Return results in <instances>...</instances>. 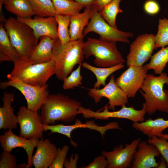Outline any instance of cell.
Instances as JSON below:
<instances>
[{"instance_id": "obj_1", "label": "cell", "mask_w": 168, "mask_h": 168, "mask_svg": "<svg viewBox=\"0 0 168 168\" xmlns=\"http://www.w3.org/2000/svg\"><path fill=\"white\" fill-rule=\"evenodd\" d=\"M81 103L62 93L49 94L42 105L40 116L43 124L56 122L71 123L76 119Z\"/></svg>"}, {"instance_id": "obj_2", "label": "cell", "mask_w": 168, "mask_h": 168, "mask_svg": "<svg viewBox=\"0 0 168 168\" xmlns=\"http://www.w3.org/2000/svg\"><path fill=\"white\" fill-rule=\"evenodd\" d=\"M83 39L70 41L63 44L56 40L53 48L56 77L63 81L72 72L75 65L82 63L84 54Z\"/></svg>"}, {"instance_id": "obj_3", "label": "cell", "mask_w": 168, "mask_h": 168, "mask_svg": "<svg viewBox=\"0 0 168 168\" xmlns=\"http://www.w3.org/2000/svg\"><path fill=\"white\" fill-rule=\"evenodd\" d=\"M168 85V75L163 72L158 76L147 74L140 90L145 102L147 113L152 115L156 111L168 113V90H164Z\"/></svg>"}, {"instance_id": "obj_4", "label": "cell", "mask_w": 168, "mask_h": 168, "mask_svg": "<svg viewBox=\"0 0 168 168\" xmlns=\"http://www.w3.org/2000/svg\"><path fill=\"white\" fill-rule=\"evenodd\" d=\"M3 25L12 45L19 54L21 61L26 62L38 40L33 30L17 18L11 17L7 19Z\"/></svg>"}, {"instance_id": "obj_5", "label": "cell", "mask_w": 168, "mask_h": 168, "mask_svg": "<svg viewBox=\"0 0 168 168\" xmlns=\"http://www.w3.org/2000/svg\"><path fill=\"white\" fill-rule=\"evenodd\" d=\"M55 74V65L53 59L48 63L34 64L20 61L14 65L7 78L8 80H18L33 86H42L46 85L49 78Z\"/></svg>"}, {"instance_id": "obj_6", "label": "cell", "mask_w": 168, "mask_h": 168, "mask_svg": "<svg viewBox=\"0 0 168 168\" xmlns=\"http://www.w3.org/2000/svg\"><path fill=\"white\" fill-rule=\"evenodd\" d=\"M83 51L86 58L94 56V64L100 67H111L125 62L116 42L88 38L84 41Z\"/></svg>"}, {"instance_id": "obj_7", "label": "cell", "mask_w": 168, "mask_h": 168, "mask_svg": "<svg viewBox=\"0 0 168 168\" xmlns=\"http://www.w3.org/2000/svg\"><path fill=\"white\" fill-rule=\"evenodd\" d=\"M93 10L89 22L83 31L84 36L88 33L94 32L100 36V39L108 42H120L129 43V38L133 34L129 32H124L115 29L109 24L102 17L98 12Z\"/></svg>"}, {"instance_id": "obj_8", "label": "cell", "mask_w": 168, "mask_h": 168, "mask_svg": "<svg viewBox=\"0 0 168 168\" xmlns=\"http://www.w3.org/2000/svg\"><path fill=\"white\" fill-rule=\"evenodd\" d=\"M142 108L140 110H136L133 106H122L119 110L109 111L106 105L103 109V111H94L90 108H86L80 106L77 112L78 114H82L85 119L94 118L95 119L107 120L110 118L127 119L133 123L142 122L145 120V116L147 110L145 103L142 104Z\"/></svg>"}, {"instance_id": "obj_9", "label": "cell", "mask_w": 168, "mask_h": 168, "mask_svg": "<svg viewBox=\"0 0 168 168\" xmlns=\"http://www.w3.org/2000/svg\"><path fill=\"white\" fill-rule=\"evenodd\" d=\"M13 87L23 95L26 101L27 108L34 111H38L49 94L48 85L35 86L29 85L17 79H10L0 83V87L5 89Z\"/></svg>"}, {"instance_id": "obj_10", "label": "cell", "mask_w": 168, "mask_h": 168, "mask_svg": "<svg viewBox=\"0 0 168 168\" xmlns=\"http://www.w3.org/2000/svg\"><path fill=\"white\" fill-rule=\"evenodd\" d=\"M155 35L145 33L138 36L130 45V51L127 56L126 65L142 66L152 56L155 49Z\"/></svg>"}, {"instance_id": "obj_11", "label": "cell", "mask_w": 168, "mask_h": 168, "mask_svg": "<svg viewBox=\"0 0 168 168\" xmlns=\"http://www.w3.org/2000/svg\"><path fill=\"white\" fill-rule=\"evenodd\" d=\"M25 106L19 108L17 113L18 124L20 127L19 136L27 139L39 140L42 138V129L40 115Z\"/></svg>"}, {"instance_id": "obj_12", "label": "cell", "mask_w": 168, "mask_h": 168, "mask_svg": "<svg viewBox=\"0 0 168 168\" xmlns=\"http://www.w3.org/2000/svg\"><path fill=\"white\" fill-rule=\"evenodd\" d=\"M148 70L147 64L131 65L116 79L115 82L128 98H134L141 88Z\"/></svg>"}, {"instance_id": "obj_13", "label": "cell", "mask_w": 168, "mask_h": 168, "mask_svg": "<svg viewBox=\"0 0 168 168\" xmlns=\"http://www.w3.org/2000/svg\"><path fill=\"white\" fill-rule=\"evenodd\" d=\"M88 94L96 103L100 102L103 97L107 98L109 100L106 105L108 109L113 111L116 106L122 107L128 103L127 96L116 84L113 74L111 75L109 83L103 88L89 89Z\"/></svg>"}, {"instance_id": "obj_14", "label": "cell", "mask_w": 168, "mask_h": 168, "mask_svg": "<svg viewBox=\"0 0 168 168\" xmlns=\"http://www.w3.org/2000/svg\"><path fill=\"white\" fill-rule=\"evenodd\" d=\"M78 128H88L96 131L100 134L102 138H103L106 131L109 130L120 129L116 122H110L104 126H100L96 124L93 120L87 121L85 123H82L78 119H76L75 123L72 125L44 124L43 126V128L44 132L49 130L51 131L50 134L57 133L66 136L70 139L71 145L75 147H77V144L72 140L71 133L73 130Z\"/></svg>"}, {"instance_id": "obj_15", "label": "cell", "mask_w": 168, "mask_h": 168, "mask_svg": "<svg viewBox=\"0 0 168 168\" xmlns=\"http://www.w3.org/2000/svg\"><path fill=\"white\" fill-rule=\"evenodd\" d=\"M141 141L136 139L130 144L125 146L121 144L114 148L111 151H102L101 153L107 160L108 164L107 168H127L131 167L134 155Z\"/></svg>"}, {"instance_id": "obj_16", "label": "cell", "mask_w": 168, "mask_h": 168, "mask_svg": "<svg viewBox=\"0 0 168 168\" xmlns=\"http://www.w3.org/2000/svg\"><path fill=\"white\" fill-rule=\"evenodd\" d=\"M38 140L27 139L14 134L12 130L9 129L4 134L0 135V142L3 151L10 152L13 148H22L28 156L27 168L32 166V160L33 151L36 147Z\"/></svg>"}, {"instance_id": "obj_17", "label": "cell", "mask_w": 168, "mask_h": 168, "mask_svg": "<svg viewBox=\"0 0 168 168\" xmlns=\"http://www.w3.org/2000/svg\"><path fill=\"white\" fill-rule=\"evenodd\" d=\"M37 16L33 19L19 17H17V19L31 28L38 40L40 37L43 36L50 37L55 40L58 39V23L55 17Z\"/></svg>"}, {"instance_id": "obj_18", "label": "cell", "mask_w": 168, "mask_h": 168, "mask_svg": "<svg viewBox=\"0 0 168 168\" xmlns=\"http://www.w3.org/2000/svg\"><path fill=\"white\" fill-rule=\"evenodd\" d=\"M132 162V168H157L159 162L155 158L160 155L156 147L145 141H140Z\"/></svg>"}, {"instance_id": "obj_19", "label": "cell", "mask_w": 168, "mask_h": 168, "mask_svg": "<svg viewBox=\"0 0 168 168\" xmlns=\"http://www.w3.org/2000/svg\"><path fill=\"white\" fill-rule=\"evenodd\" d=\"M36 150L33 156L32 164L35 168H47L52 163L58 148L48 139L42 138L38 140Z\"/></svg>"}, {"instance_id": "obj_20", "label": "cell", "mask_w": 168, "mask_h": 168, "mask_svg": "<svg viewBox=\"0 0 168 168\" xmlns=\"http://www.w3.org/2000/svg\"><path fill=\"white\" fill-rule=\"evenodd\" d=\"M40 41L27 61L24 63L37 64L49 62L53 59V48L55 40L48 36L40 38Z\"/></svg>"}, {"instance_id": "obj_21", "label": "cell", "mask_w": 168, "mask_h": 168, "mask_svg": "<svg viewBox=\"0 0 168 168\" xmlns=\"http://www.w3.org/2000/svg\"><path fill=\"white\" fill-rule=\"evenodd\" d=\"M15 95L14 93H8L6 91L2 100L3 106L0 107V129H15L17 127V116L14 113L12 106Z\"/></svg>"}, {"instance_id": "obj_22", "label": "cell", "mask_w": 168, "mask_h": 168, "mask_svg": "<svg viewBox=\"0 0 168 168\" xmlns=\"http://www.w3.org/2000/svg\"><path fill=\"white\" fill-rule=\"evenodd\" d=\"M92 12L91 8H85L83 12L70 16L69 28L70 41L83 39L84 30L89 22Z\"/></svg>"}, {"instance_id": "obj_23", "label": "cell", "mask_w": 168, "mask_h": 168, "mask_svg": "<svg viewBox=\"0 0 168 168\" xmlns=\"http://www.w3.org/2000/svg\"><path fill=\"white\" fill-rule=\"evenodd\" d=\"M132 127L148 137L154 135L160 137L168 128V120L162 118L154 119L150 118L142 122L133 123Z\"/></svg>"}, {"instance_id": "obj_24", "label": "cell", "mask_w": 168, "mask_h": 168, "mask_svg": "<svg viewBox=\"0 0 168 168\" xmlns=\"http://www.w3.org/2000/svg\"><path fill=\"white\" fill-rule=\"evenodd\" d=\"M13 62L16 65L21 61L19 54L12 45L4 26L0 24V62Z\"/></svg>"}, {"instance_id": "obj_25", "label": "cell", "mask_w": 168, "mask_h": 168, "mask_svg": "<svg viewBox=\"0 0 168 168\" xmlns=\"http://www.w3.org/2000/svg\"><path fill=\"white\" fill-rule=\"evenodd\" d=\"M4 5L7 11L17 17L30 19L37 15L28 0H4Z\"/></svg>"}, {"instance_id": "obj_26", "label": "cell", "mask_w": 168, "mask_h": 168, "mask_svg": "<svg viewBox=\"0 0 168 168\" xmlns=\"http://www.w3.org/2000/svg\"><path fill=\"white\" fill-rule=\"evenodd\" d=\"M82 66L94 74L96 77V81L94 84L93 88L99 89L101 85L104 86H105L106 80L109 76L115 71L123 68L124 65L123 63H120L111 67L98 68L84 62L82 63Z\"/></svg>"}, {"instance_id": "obj_27", "label": "cell", "mask_w": 168, "mask_h": 168, "mask_svg": "<svg viewBox=\"0 0 168 168\" xmlns=\"http://www.w3.org/2000/svg\"><path fill=\"white\" fill-rule=\"evenodd\" d=\"M56 14L75 16L84 7L83 5L73 0H52Z\"/></svg>"}, {"instance_id": "obj_28", "label": "cell", "mask_w": 168, "mask_h": 168, "mask_svg": "<svg viewBox=\"0 0 168 168\" xmlns=\"http://www.w3.org/2000/svg\"><path fill=\"white\" fill-rule=\"evenodd\" d=\"M168 63V46L161 48L152 56L149 63L147 64L148 70L152 69L156 74L163 72Z\"/></svg>"}, {"instance_id": "obj_29", "label": "cell", "mask_w": 168, "mask_h": 168, "mask_svg": "<svg viewBox=\"0 0 168 168\" xmlns=\"http://www.w3.org/2000/svg\"><path fill=\"white\" fill-rule=\"evenodd\" d=\"M122 0H112L99 12L104 19L110 26L117 29L116 19L117 14L123 12L120 7Z\"/></svg>"}, {"instance_id": "obj_30", "label": "cell", "mask_w": 168, "mask_h": 168, "mask_svg": "<svg viewBox=\"0 0 168 168\" xmlns=\"http://www.w3.org/2000/svg\"><path fill=\"white\" fill-rule=\"evenodd\" d=\"M37 13L41 16H54L56 14L52 0H28Z\"/></svg>"}, {"instance_id": "obj_31", "label": "cell", "mask_w": 168, "mask_h": 168, "mask_svg": "<svg viewBox=\"0 0 168 168\" xmlns=\"http://www.w3.org/2000/svg\"><path fill=\"white\" fill-rule=\"evenodd\" d=\"M54 17L58 23V39L63 44L70 41L69 33L70 16L56 14Z\"/></svg>"}, {"instance_id": "obj_32", "label": "cell", "mask_w": 168, "mask_h": 168, "mask_svg": "<svg viewBox=\"0 0 168 168\" xmlns=\"http://www.w3.org/2000/svg\"><path fill=\"white\" fill-rule=\"evenodd\" d=\"M155 38V49L168 45V18H159Z\"/></svg>"}, {"instance_id": "obj_33", "label": "cell", "mask_w": 168, "mask_h": 168, "mask_svg": "<svg viewBox=\"0 0 168 168\" xmlns=\"http://www.w3.org/2000/svg\"><path fill=\"white\" fill-rule=\"evenodd\" d=\"M82 63L79 64L77 68L63 81V87L64 90L73 88L82 84V77L81 74Z\"/></svg>"}, {"instance_id": "obj_34", "label": "cell", "mask_w": 168, "mask_h": 168, "mask_svg": "<svg viewBox=\"0 0 168 168\" xmlns=\"http://www.w3.org/2000/svg\"><path fill=\"white\" fill-rule=\"evenodd\" d=\"M147 142L156 147L160 155L166 160L168 166V140L154 135L148 137Z\"/></svg>"}, {"instance_id": "obj_35", "label": "cell", "mask_w": 168, "mask_h": 168, "mask_svg": "<svg viewBox=\"0 0 168 168\" xmlns=\"http://www.w3.org/2000/svg\"><path fill=\"white\" fill-rule=\"evenodd\" d=\"M68 145H64L61 148L58 149L57 154L49 168H63L69 150Z\"/></svg>"}, {"instance_id": "obj_36", "label": "cell", "mask_w": 168, "mask_h": 168, "mask_svg": "<svg viewBox=\"0 0 168 168\" xmlns=\"http://www.w3.org/2000/svg\"><path fill=\"white\" fill-rule=\"evenodd\" d=\"M17 168L15 156L10 152L3 151L0 156V168Z\"/></svg>"}, {"instance_id": "obj_37", "label": "cell", "mask_w": 168, "mask_h": 168, "mask_svg": "<svg viewBox=\"0 0 168 168\" xmlns=\"http://www.w3.org/2000/svg\"><path fill=\"white\" fill-rule=\"evenodd\" d=\"M143 8L147 14L153 15L157 14L160 10L158 3L154 0H147L144 3Z\"/></svg>"}, {"instance_id": "obj_38", "label": "cell", "mask_w": 168, "mask_h": 168, "mask_svg": "<svg viewBox=\"0 0 168 168\" xmlns=\"http://www.w3.org/2000/svg\"><path fill=\"white\" fill-rule=\"evenodd\" d=\"M108 164L106 157L102 155L96 157L92 162L88 165L81 167L82 168H105Z\"/></svg>"}, {"instance_id": "obj_39", "label": "cell", "mask_w": 168, "mask_h": 168, "mask_svg": "<svg viewBox=\"0 0 168 168\" xmlns=\"http://www.w3.org/2000/svg\"><path fill=\"white\" fill-rule=\"evenodd\" d=\"M79 158V156L77 154L74 155L72 154L69 159H66L64 164V167L65 168H77V163Z\"/></svg>"}, {"instance_id": "obj_40", "label": "cell", "mask_w": 168, "mask_h": 168, "mask_svg": "<svg viewBox=\"0 0 168 168\" xmlns=\"http://www.w3.org/2000/svg\"><path fill=\"white\" fill-rule=\"evenodd\" d=\"M112 0H94L90 7L92 10L99 12L106 5L110 3Z\"/></svg>"}, {"instance_id": "obj_41", "label": "cell", "mask_w": 168, "mask_h": 168, "mask_svg": "<svg viewBox=\"0 0 168 168\" xmlns=\"http://www.w3.org/2000/svg\"><path fill=\"white\" fill-rule=\"evenodd\" d=\"M83 5L84 7L89 8L94 0H73Z\"/></svg>"}, {"instance_id": "obj_42", "label": "cell", "mask_w": 168, "mask_h": 168, "mask_svg": "<svg viewBox=\"0 0 168 168\" xmlns=\"http://www.w3.org/2000/svg\"><path fill=\"white\" fill-rule=\"evenodd\" d=\"M4 0H0V23H3L6 20L2 12V7L3 4H4Z\"/></svg>"}, {"instance_id": "obj_43", "label": "cell", "mask_w": 168, "mask_h": 168, "mask_svg": "<svg viewBox=\"0 0 168 168\" xmlns=\"http://www.w3.org/2000/svg\"><path fill=\"white\" fill-rule=\"evenodd\" d=\"M168 166L167 163L165 159L161 156L160 157V161L159 162V165L157 168H166Z\"/></svg>"}, {"instance_id": "obj_44", "label": "cell", "mask_w": 168, "mask_h": 168, "mask_svg": "<svg viewBox=\"0 0 168 168\" xmlns=\"http://www.w3.org/2000/svg\"><path fill=\"white\" fill-rule=\"evenodd\" d=\"M17 168H27V164L26 163L20 164L17 165Z\"/></svg>"}, {"instance_id": "obj_45", "label": "cell", "mask_w": 168, "mask_h": 168, "mask_svg": "<svg viewBox=\"0 0 168 168\" xmlns=\"http://www.w3.org/2000/svg\"><path fill=\"white\" fill-rule=\"evenodd\" d=\"M159 137L161 138H164L168 140V134H165L163 133L160 137Z\"/></svg>"}]
</instances>
